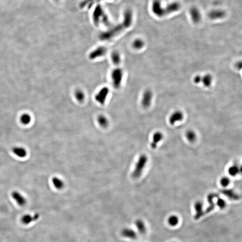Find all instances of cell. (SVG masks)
Segmentation results:
<instances>
[{
  "label": "cell",
  "mask_w": 242,
  "mask_h": 242,
  "mask_svg": "<svg viewBox=\"0 0 242 242\" xmlns=\"http://www.w3.org/2000/svg\"><path fill=\"white\" fill-rule=\"evenodd\" d=\"M186 136L187 139L189 141L191 142H193L196 140V134L194 131L193 130H187L186 133Z\"/></svg>",
  "instance_id": "obj_24"
},
{
  "label": "cell",
  "mask_w": 242,
  "mask_h": 242,
  "mask_svg": "<svg viewBox=\"0 0 242 242\" xmlns=\"http://www.w3.org/2000/svg\"><path fill=\"white\" fill-rule=\"evenodd\" d=\"M123 77V72L122 70L120 69L115 70L113 72L112 78L114 85L116 87H119L121 85Z\"/></svg>",
  "instance_id": "obj_8"
},
{
  "label": "cell",
  "mask_w": 242,
  "mask_h": 242,
  "mask_svg": "<svg viewBox=\"0 0 242 242\" xmlns=\"http://www.w3.org/2000/svg\"><path fill=\"white\" fill-rule=\"evenodd\" d=\"M217 205L221 208H223L225 206V202L223 199L219 198L217 201Z\"/></svg>",
  "instance_id": "obj_31"
},
{
  "label": "cell",
  "mask_w": 242,
  "mask_h": 242,
  "mask_svg": "<svg viewBox=\"0 0 242 242\" xmlns=\"http://www.w3.org/2000/svg\"><path fill=\"white\" fill-rule=\"evenodd\" d=\"M39 214H36L33 216L30 214L24 215L21 218V221L24 225H28L33 221H36L39 218Z\"/></svg>",
  "instance_id": "obj_12"
},
{
  "label": "cell",
  "mask_w": 242,
  "mask_h": 242,
  "mask_svg": "<svg viewBox=\"0 0 242 242\" xmlns=\"http://www.w3.org/2000/svg\"><path fill=\"white\" fill-rule=\"evenodd\" d=\"M100 18H102V21L105 25H109V22L108 16L104 12L101 6L98 5L95 9L93 13V19L94 24L96 26H98L99 24Z\"/></svg>",
  "instance_id": "obj_4"
},
{
  "label": "cell",
  "mask_w": 242,
  "mask_h": 242,
  "mask_svg": "<svg viewBox=\"0 0 242 242\" xmlns=\"http://www.w3.org/2000/svg\"><path fill=\"white\" fill-rule=\"evenodd\" d=\"M94 0H85V1H83V2H82L80 3V8H83L85 7L87 5H88V4H90L91 3L93 2H94ZM93 3H94V2Z\"/></svg>",
  "instance_id": "obj_30"
},
{
  "label": "cell",
  "mask_w": 242,
  "mask_h": 242,
  "mask_svg": "<svg viewBox=\"0 0 242 242\" xmlns=\"http://www.w3.org/2000/svg\"><path fill=\"white\" fill-rule=\"evenodd\" d=\"M52 183L54 187L58 190H61L64 187V183L61 179L57 177H55L52 179Z\"/></svg>",
  "instance_id": "obj_18"
},
{
  "label": "cell",
  "mask_w": 242,
  "mask_h": 242,
  "mask_svg": "<svg viewBox=\"0 0 242 242\" xmlns=\"http://www.w3.org/2000/svg\"><path fill=\"white\" fill-rule=\"evenodd\" d=\"M135 225L139 233L144 234L146 232V226L144 221L141 219H138L135 221Z\"/></svg>",
  "instance_id": "obj_16"
},
{
  "label": "cell",
  "mask_w": 242,
  "mask_h": 242,
  "mask_svg": "<svg viewBox=\"0 0 242 242\" xmlns=\"http://www.w3.org/2000/svg\"><path fill=\"white\" fill-rule=\"evenodd\" d=\"M133 21V13L130 9L126 10L124 14V19L120 24L117 25L114 28L109 32L104 33L101 35L103 39H108L111 37L114 36L123 31L125 29L129 28L132 24Z\"/></svg>",
  "instance_id": "obj_2"
},
{
  "label": "cell",
  "mask_w": 242,
  "mask_h": 242,
  "mask_svg": "<svg viewBox=\"0 0 242 242\" xmlns=\"http://www.w3.org/2000/svg\"><path fill=\"white\" fill-rule=\"evenodd\" d=\"M184 115L183 112L179 110L175 111L170 116L169 122L170 124L174 125L176 123L180 122L183 119Z\"/></svg>",
  "instance_id": "obj_9"
},
{
  "label": "cell",
  "mask_w": 242,
  "mask_h": 242,
  "mask_svg": "<svg viewBox=\"0 0 242 242\" xmlns=\"http://www.w3.org/2000/svg\"><path fill=\"white\" fill-rule=\"evenodd\" d=\"M195 210V214L194 216L195 220H199L203 215L205 213L203 210V205L202 202L198 201L195 202L194 205Z\"/></svg>",
  "instance_id": "obj_10"
},
{
  "label": "cell",
  "mask_w": 242,
  "mask_h": 242,
  "mask_svg": "<svg viewBox=\"0 0 242 242\" xmlns=\"http://www.w3.org/2000/svg\"><path fill=\"white\" fill-rule=\"evenodd\" d=\"M225 12L221 9H215L212 10L209 13V18L213 20L221 19L225 17Z\"/></svg>",
  "instance_id": "obj_11"
},
{
  "label": "cell",
  "mask_w": 242,
  "mask_h": 242,
  "mask_svg": "<svg viewBox=\"0 0 242 242\" xmlns=\"http://www.w3.org/2000/svg\"><path fill=\"white\" fill-rule=\"evenodd\" d=\"M12 152L15 155L20 158L26 157L27 154V151L23 147H14L13 148Z\"/></svg>",
  "instance_id": "obj_15"
},
{
  "label": "cell",
  "mask_w": 242,
  "mask_h": 242,
  "mask_svg": "<svg viewBox=\"0 0 242 242\" xmlns=\"http://www.w3.org/2000/svg\"><path fill=\"white\" fill-rule=\"evenodd\" d=\"M190 14L192 22L194 24L200 23L201 19V13L196 7H192L190 9Z\"/></svg>",
  "instance_id": "obj_6"
},
{
  "label": "cell",
  "mask_w": 242,
  "mask_h": 242,
  "mask_svg": "<svg viewBox=\"0 0 242 242\" xmlns=\"http://www.w3.org/2000/svg\"><path fill=\"white\" fill-rule=\"evenodd\" d=\"M145 42L140 39H137L133 41L132 45L134 48L136 49H140L145 46Z\"/></svg>",
  "instance_id": "obj_23"
},
{
  "label": "cell",
  "mask_w": 242,
  "mask_h": 242,
  "mask_svg": "<svg viewBox=\"0 0 242 242\" xmlns=\"http://www.w3.org/2000/svg\"><path fill=\"white\" fill-rule=\"evenodd\" d=\"M240 171V169L236 166H231L228 169L229 174L232 176H235L237 175Z\"/></svg>",
  "instance_id": "obj_28"
},
{
  "label": "cell",
  "mask_w": 242,
  "mask_h": 242,
  "mask_svg": "<svg viewBox=\"0 0 242 242\" xmlns=\"http://www.w3.org/2000/svg\"><path fill=\"white\" fill-rule=\"evenodd\" d=\"M153 98V93L151 90L147 89L145 91L142 95L141 104L144 108H148L151 104Z\"/></svg>",
  "instance_id": "obj_5"
},
{
  "label": "cell",
  "mask_w": 242,
  "mask_h": 242,
  "mask_svg": "<svg viewBox=\"0 0 242 242\" xmlns=\"http://www.w3.org/2000/svg\"><path fill=\"white\" fill-rule=\"evenodd\" d=\"M180 222L179 218L177 216L175 215L170 216L168 219V224L171 226H176L178 225Z\"/></svg>",
  "instance_id": "obj_21"
},
{
  "label": "cell",
  "mask_w": 242,
  "mask_h": 242,
  "mask_svg": "<svg viewBox=\"0 0 242 242\" xmlns=\"http://www.w3.org/2000/svg\"><path fill=\"white\" fill-rule=\"evenodd\" d=\"M180 4L174 2L168 5L165 8L161 6L160 0H154L152 3V9L153 13L158 17H163L168 14L178 11L181 8Z\"/></svg>",
  "instance_id": "obj_1"
},
{
  "label": "cell",
  "mask_w": 242,
  "mask_h": 242,
  "mask_svg": "<svg viewBox=\"0 0 242 242\" xmlns=\"http://www.w3.org/2000/svg\"><path fill=\"white\" fill-rule=\"evenodd\" d=\"M11 196L19 206H25L27 203V200L25 197L18 191H13L11 193Z\"/></svg>",
  "instance_id": "obj_7"
},
{
  "label": "cell",
  "mask_w": 242,
  "mask_h": 242,
  "mask_svg": "<svg viewBox=\"0 0 242 242\" xmlns=\"http://www.w3.org/2000/svg\"><path fill=\"white\" fill-rule=\"evenodd\" d=\"M202 76L200 75H197L194 78V82L195 84H199L201 82Z\"/></svg>",
  "instance_id": "obj_32"
},
{
  "label": "cell",
  "mask_w": 242,
  "mask_h": 242,
  "mask_svg": "<svg viewBox=\"0 0 242 242\" xmlns=\"http://www.w3.org/2000/svg\"><path fill=\"white\" fill-rule=\"evenodd\" d=\"M213 77L211 74H206L202 76L201 82L206 87H209L211 85L213 82Z\"/></svg>",
  "instance_id": "obj_17"
},
{
  "label": "cell",
  "mask_w": 242,
  "mask_h": 242,
  "mask_svg": "<svg viewBox=\"0 0 242 242\" xmlns=\"http://www.w3.org/2000/svg\"><path fill=\"white\" fill-rule=\"evenodd\" d=\"M112 61L115 65H118L120 63L121 61L120 55L118 52H115L112 55Z\"/></svg>",
  "instance_id": "obj_26"
},
{
  "label": "cell",
  "mask_w": 242,
  "mask_h": 242,
  "mask_svg": "<svg viewBox=\"0 0 242 242\" xmlns=\"http://www.w3.org/2000/svg\"><path fill=\"white\" fill-rule=\"evenodd\" d=\"M163 138V134L161 132H157L154 134L153 136V140L151 144V146L152 148L155 149L157 147V145L158 143H159Z\"/></svg>",
  "instance_id": "obj_13"
},
{
  "label": "cell",
  "mask_w": 242,
  "mask_h": 242,
  "mask_svg": "<svg viewBox=\"0 0 242 242\" xmlns=\"http://www.w3.org/2000/svg\"></svg>",
  "instance_id": "obj_34"
},
{
  "label": "cell",
  "mask_w": 242,
  "mask_h": 242,
  "mask_svg": "<svg viewBox=\"0 0 242 242\" xmlns=\"http://www.w3.org/2000/svg\"><path fill=\"white\" fill-rule=\"evenodd\" d=\"M74 95H75L76 99L79 101L81 102V101H83L85 100V94L82 91L80 90L76 91L75 92Z\"/></svg>",
  "instance_id": "obj_27"
},
{
  "label": "cell",
  "mask_w": 242,
  "mask_h": 242,
  "mask_svg": "<svg viewBox=\"0 0 242 242\" xmlns=\"http://www.w3.org/2000/svg\"><path fill=\"white\" fill-rule=\"evenodd\" d=\"M105 51H106V49L105 48L100 47V48H98L95 51L93 52L91 54L90 56L91 58L94 59L95 58H97V57H100L102 56L104 54H105Z\"/></svg>",
  "instance_id": "obj_22"
},
{
  "label": "cell",
  "mask_w": 242,
  "mask_h": 242,
  "mask_svg": "<svg viewBox=\"0 0 242 242\" xmlns=\"http://www.w3.org/2000/svg\"><path fill=\"white\" fill-rule=\"evenodd\" d=\"M20 121L23 124H29L31 121V116L28 114H24L21 116V118H20Z\"/></svg>",
  "instance_id": "obj_25"
},
{
  "label": "cell",
  "mask_w": 242,
  "mask_h": 242,
  "mask_svg": "<svg viewBox=\"0 0 242 242\" xmlns=\"http://www.w3.org/2000/svg\"><path fill=\"white\" fill-rule=\"evenodd\" d=\"M236 66L237 69L239 70H242V61L238 62L236 64Z\"/></svg>",
  "instance_id": "obj_33"
},
{
  "label": "cell",
  "mask_w": 242,
  "mask_h": 242,
  "mask_svg": "<svg viewBox=\"0 0 242 242\" xmlns=\"http://www.w3.org/2000/svg\"><path fill=\"white\" fill-rule=\"evenodd\" d=\"M98 123L99 124L103 127H106L109 125V120L105 116L100 115L98 117Z\"/></svg>",
  "instance_id": "obj_20"
},
{
  "label": "cell",
  "mask_w": 242,
  "mask_h": 242,
  "mask_svg": "<svg viewBox=\"0 0 242 242\" xmlns=\"http://www.w3.org/2000/svg\"><path fill=\"white\" fill-rule=\"evenodd\" d=\"M216 197V195L214 194H211L207 196V200L210 204V206L206 209V213H210L214 208V204L213 200Z\"/></svg>",
  "instance_id": "obj_19"
},
{
  "label": "cell",
  "mask_w": 242,
  "mask_h": 242,
  "mask_svg": "<svg viewBox=\"0 0 242 242\" xmlns=\"http://www.w3.org/2000/svg\"><path fill=\"white\" fill-rule=\"evenodd\" d=\"M148 161V158L146 155L142 154L139 157L132 173L133 178H138L141 176Z\"/></svg>",
  "instance_id": "obj_3"
},
{
  "label": "cell",
  "mask_w": 242,
  "mask_h": 242,
  "mask_svg": "<svg viewBox=\"0 0 242 242\" xmlns=\"http://www.w3.org/2000/svg\"><path fill=\"white\" fill-rule=\"evenodd\" d=\"M230 180L227 177H223L221 180V184L222 186L224 187H226L229 185V183H230Z\"/></svg>",
  "instance_id": "obj_29"
},
{
  "label": "cell",
  "mask_w": 242,
  "mask_h": 242,
  "mask_svg": "<svg viewBox=\"0 0 242 242\" xmlns=\"http://www.w3.org/2000/svg\"><path fill=\"white\" fill-rule=\"evenodd\" d=\"M122 235L128 239L134 240L137 238L136 232L131 228H125L122 231Z\"/></svg>",
  "instance_id": "obj_14"
}]
</instances>
